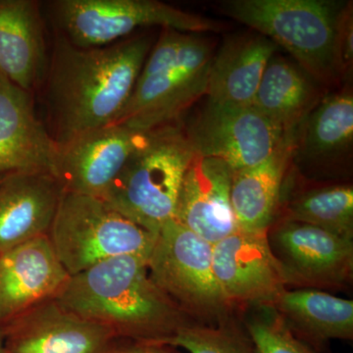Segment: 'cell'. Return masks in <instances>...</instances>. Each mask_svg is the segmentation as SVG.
I'll list each match as a JSON object with an SVG mask.
<instances>
[{
  "label": "cell",
  "instance_id": "obj_1",
  "mask_svg": "<svg viewBox=\"0 0 353 353\" xmlns=\"http://www.w3.org/2000/svg\"><path fill=\"white\" fill-rule=\"evenodd\" d=\"M152 46V37L146 34L94 48H78L54 34L43 88L55 141L114 124Z\"/></svg>",
  "mask_w": 353,
  "mask_h": 353
},
{
  "label": "cell",
  "instance_id": "obj_2",
  "mask_svg": "<svg viewBox=\"0 0 353 353\" xmlns=\"http://www.w3.org/2000/svg\"><path fill=\"white\" fill-rule=\"evenodd\" d=\"M148 260L136 254L104 260L70 277L53 299L115 336L160 343L194 321L153 283Z\"/></svg>",
  "mask_w": 353,
  "mask_h": 353
},
{
  "label": "cell",
  "instance_id": "obj_3",
  "mask_svg": "<svg viewBox=\"0 0 353 353\" xmlns=\"http://www.w3.org/2000/svg\"><path fill=\"white\" fill-rule=\"evenodd\" d=\"M213 50L212 41L201 34L162 28L114 124L143 132L175 124L206 97Z\"/></svg>",
  "mask_w": 353,
  "mask_h": 353
},
{
  "label": "cell",
  "instance_id": "obj_4",
  "mask_svg": "<svg viewBox=\"0 0 353 353\" xmlns=\"http://www.w3.org/2000/svg\"><path fill=\"white\" fill-rule=\"evenodd\" d=\"M347 6L330 0H229L221 11L284 48L311 78L330 83L341 77L338 37Z\"/></svg>",
  "mask_w": 353,
  "mask_h": 353
},
{
  "label": "cell",
  "instance_id": "obj_5",
  "mask_svg": "<svg viewBox=\"0 0 353 353\" xmlns=\"http://www.w3.org/2000/svg\"><path fill=\"white\" fill-rule=\"evenodd\" d=\"M194 155L182 128L173 124L150 132L102 199L128 220L157 236L174 219L181 185Z\"/></svg>",
  "mask_w": 353,
  "mask_h": 353
},
{
  "label": "cell",
  "instance_id": "obj_6",
  "mask_svg": "<svg viewBox=\"0 0 353 353\" xmlns=\"http://www.w3.org/2000/svg\"><path fill=\"white\" fill-rule=\"evenodd\" d=\"M48 236L70 277L113 257H150L157 238L101 197L64 190Z\"/></svg>",
  "mask_w": 353,
  "mask_h": 353
},
{
  "label": "cell",
  "instance_id": "obj_7",
  "mask_svg": "<svg viewBox=\"0 0 353 353\" xmlns=\"http://www.w3.org/2000/svg\"><path fill=\"white\" fill-rule=\"evenodd\" d=\"M46 12L55 34L82 48L117 43L139 28H170L192 34L225 29L224 23L157 0H53L46 4Z\"/></svg>",
  "mask_w": 353,
  "mask_h": 353
},
{
  "label": "cell",
  "instance_id": "obj_8",
  "mask_svg": "<svg viewBox=\"0 0 353 353\" xmlns=\"http://www.w3.org/2000/svg\"><path fill=\"white\" fill-rule=\"evenodd\" d=\"M148 267L153 283L192 321L213 325L236 314L216 281L212 245L175 219L160 230Z\"/></svg>",
  "mask_w": 353,
  "mask_h": 353
},
{
  "label": "cell",
  "instance_id": "obj_9",
  "mask_svg": "<svg viewBox=\"0 0 353 353\" xmlns=\"http://www.w3.org/2000/svg\"><path fill=\"white\" fill-rule=\"evenodd\" d=\"M274 257L290 290L343 292L353 282V241L325 230L275 220L267 231Z\"/></svg>",
  "mask_w": 353,
  "mask_h": 353
},
{
  "label": "cell",
  "instance_id": "obj_10",
  "mask_svg": "<svg viewBox=\"0 0 353 353\" xmlns=\"http://www.w3.org/2000/svg\"><path fill=\"white\" fill-rule=\"evenodd\" d=\"M185 132L196 154L219 159L232 171L265 161L288 136L256 109L209 101Z\"/></svg>",
  "mask_w": 353,
  "mask_h": 353
},
{
  "label": "cell",
  "instance_id": "obj_11",
  "mask_svg": "<svg viewBox=\"0 0 353 353\" xmlns=\"http://www.w3.org/2000/svg\"><path fill=\"white\" fill-rule=\"evenodd\" d=\"M212 267L225 301L236 314L271 305L287 289L267 233L238 230L214 243Z\"/></svg>",
  "mask_w": 353,
  "mask_h": 353
},
{
  "label": "cell",
  "instance_id": "obj_12",
  "mask_svg": "<svg viewBox=\"0 0 353 353\" xmlns=\"http://www.w3.org/2000/svg\"><path fill=\"white\" fill-rule=\"evenodd\" d=\"M148 132L111 124L77 134L58 143L54 176L64 192L102 199Z\"/></svg>",
  "mask_w": 353,
  "mask_h": 353
},
{
  "label": "cell",
  "instance_id": "obj_13",
  "mask_svg": "<svg viewBox=\"0 0 353 353\" xmlns=\"http://www.w3.org/2000/svg\"><path fill=\"white\" fill-rule=\"evenodd\" d=\"M6 353H108L112 332L70 312L54 299L9 323Z\"/></svg>",
  "mask_w": 353,
  "mask_h": 353
},
{
  "label": "cell",
  "instance_id": "obj_14",
  "mask_svg": "<svg viewBox=\"0 0 353 353\" xmlns=\"http://www.w3.org/2000/svg\"><path fill=\"white\" fill-rule=\"evenodd\" d=\"M59 145L39 119L34 94L0 77V176L43 171L54 176Z\"/></svg>",
  "mask_w": 353,
  "mask_h": 353
},
{
  "label": "cell",
  "instance_id": "obj_15",
  "mask_svg": "<svg viewBox=\"0 0 353 353\" xmlns=\"http://www.w3.org/2000/svg\"><path fill=\"white\" fill-rule=\"evenodd\" d=\"M70 276L48 236L0 254V324H7L54 299Z\"/></svg>",
  "mask_w": 353,
  "mask_h": 353
},
{
  "label": "cell",
  "instance_id": "obj_16",
  "mask_svg": "<svg viewBox=\"0 0 353 353\" xmlns=\"http://www.w3.org/2000/svg\"><path fill=\"white\" fill-rule=\"evenodd\" d=\"M232 174L221 160L196 153L179 192L174 219L212 245L238 231L231 204Z\"/></svg>",
  "mask_w": 353,
  "mask_h": 353
},
{
  "label": "cell",
  "instance_id": "obj_17",
  "mask_svg": "<svg viewBox=\"0 0 353 353\" xmlns=\"http://www.w3.org/2000/svg\"><path fill=\"white\" fill-rule=\"evenodd\" d=\"M46 19L36 0H0V77L34 94L50 66Z\"/></svg>",
  "mask_w": 353,
  "mask_h": 353
},
{
  "label": "cell",
  "instance_id": "obj_18",
  "mask_svg": "<svg viewBox=\"0 0 353 353\" xmlns=\"http://www.w3.org/2000/svg\"><path fill=\"white\" fill-rule=\"evenodd\" d=\"M63 189L43 171L8 174L0 181V254L48 236Z\"/></svg>",
  "mask_w": 353,
  "mask_h": 353
},
{
  "label": "cell",
  "instance_id": "obj_19",
  "mask_svg": "<svg viewBox=\"0 0 353 353\" xmlns=\"http://www.w3.org/2000/svg\"><path fill=\"white\" fill-rule=\"evenodd\" d=\"M277 46L259 34L234 36L215 52L206 97L211 103L252 108L265 69Z\"/></svg>",
  "mask_w": 353,
  "mask_h": 353
},
{
  "label": "cell",
  "instance_id": "obj_20",
  "mask_svg": "<svg viewBox=\"0 0 353 353\" xmlns=\"http://www.w3.org/2000/svg\"><path fill=\"white\" fill-rule=\"evenodd\" d=\"M296 134H288L265 161L233 171L231 204L239 231H268L277 212L283 185L296 150Z\"/></svg>",
  "mask_w": 353,
  "mask_h": 353
},
{
  "label": "cell",
  "instance_id": "obj_21",
  "mask_svg": "<svg viewBox=\"0 0 353 353\" xmlns=\"http://www.w3.org/2000/svg\"><path fill=\"white\" fill-rule=\"evenodd\" d=\"M296 338L318 353L352 341L353 301L317 290L285 289L271 304Z\"/></svg>",
  "mask_w": 353,
  "mask_h": 353
},
{
  "label": "cell",
  "instance_id": "obj_22",
  "mask_svg": "<svg viewBox=\"0 0 353 353\" xmlns=\"http://www.w3.org/2000/svg\"><path fill=\"white\" fill-rule=\"evenodd\" d=\"M301 68L282 57H272L252 108L268 118L285 134H296L315 106L319 92Z\"/></svg>",
  "mask_w": 353,
  "mask_h": 353
},
{
  "label": "cell",
  "instance_id": "obj_23",
  "mask_svg": "<svg viewBox=\"0 0 353 353\" xmlns=\"http://www.w3.org/2000/svg\"><path fill=\"white\" fill-rule=\"evenodd\" d=\"M275 220L303 223L353 241L352 185H318L281 194Z\"/></svg>",
  "mask_w": 353,
  "mask_h": 353
},
{
  "label": "cell",
  "instance_id": "obj_24",
  "mask_svg": "<svg viewBox=\"0 0 353 353\" xmlns=\"http://www.w3.org/2000/svg\"><path fill=\"white\" fill-rule=\"evenodd\" d=\"M301 127L303 157L316 163L334 161L352 148L353 97L350 90L325 97Z\"/></svg>",
  "mask_w": 353,
  "mask_h": 353
},
{
  "label": "cell",
  "instance_id": "obj_25",
  "mask_svg": "<svg viewBox=\"0 0 353 353\" xmlns=\"http://www.w3.org/2000/svg\"><path fill=\"white\" fill-rule=\"evenodd\" d=\"M158 345L182 348L189 353H255L243 321L234 315L217 324L190 323Z\"/></svg>",
  "mask_w": 353,
  "mask_h": 353
},
{
  "label": "cell",
  "instance_id": "obj_26",
  "mask_svg": "<svg viewBox=\"0 0 353 353\" xmlns=\"http://www.w3.org/2000/svg\"><path fill=\"white\" fill-rule=\"evenodd\" d=\"M248 310L252 312L243 323L255 353H318L292 334L273 306H256Z\"/></svg>",
  "mask_w": 353,
  "mask_h": 353
},
{
  "label": "cell",
  "instance_id": "obj_27",
  "mask_svg": "<svg viewBox=\"0 0 353 353\" xmlns=\"http://www.w3.org/2000/svg\"><path fill=\"white\" fill-rule=\"evenodd\" d=\"M352 4L345 7L338 37V54L341 76H347L353 62V25Z\"/></svg>",
  "mask_w": 353,
  "mask_h": 353
},
{
  "label": "cell",
  "instance_id": "obj_28",
  "mask_svg": "<svg viewBox=\"0 0 353 353\" xmlns=\"http://www.w3.org/2000/svg\"><path fill=\"white\" fill-rule=\"evenodd\" d=\"M137 343H138L137 345L124 348V350H117L114 353H180L176 352L175 347H169V345L141 343V341H137Z\"/></svg>",
  "mask_w": 353,
  "mask_h": 353
},
{
  "label": "cell",
  "instance_id": "obj_29",
  "mask_svg": "<svg viewBox=\"0 0 353 353\" xmlns=\"http://www.w3.org/2000/svg\"><path fill=\"white\" fill-rule=\"evenodd\" d=\"M6 333L0 328V353H6Z\"/></svg>",
  "mask_w": 353,
  "mask_h": 353
},
{
  "label": "cell",
  "instance_id": "obj_30",
  "mask_svg": "<svg viewBox=\"0 0 353 353\" xmlns=\"http://www.w3.org/2000/svg\"><path fill=\"white\" fill-rule=\"evenodd\" d=\"M0 176V181H1V180H2V179H3V178H4V176Z\"/></svg>",
  "mask_w": 353,
  "mask_h": 353
}]
</instances>
